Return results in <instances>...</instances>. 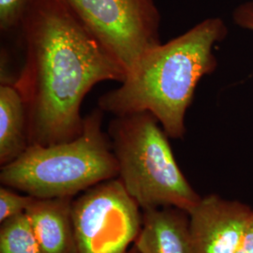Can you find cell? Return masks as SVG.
Here are the masks:
<instances>
[{"label": "cell", "mask_w": 253, "mask_h": 253, "mask_svg": "<svg viewBox=\"0 0 253 253\" xmlns=\"http://www.w3.org/2000/svg\"><path fill=\"white\" fill-rule=\"evenodd\" d=\"M32 0H0V29L2 33L19 30Z\"/></svg>", "instance_id": "obj_13"}, {"label": "cell", "mask_w": 253, "mask_h": 253, "mask_svg": "<svg viewBox=\"0 0 253 253\" xmlns=\"http://www.w3.org/2000/svg\"><path fill=\"white\" fill-rule=\"evenodd\" d=\"M118 178L143 210L172 207L189 212L202 196L187 180L169 136L148 111L115 117L107 130Z\"/></svg>", "instance_id": "obj_4"}, {"label": "cell", "mask_w": 253, "mask_h": 253, "mask_svg": "<svg viewBox=\"0 0 253 253\" xmlns=\"http://www.w3.org/2000/svg\"><path fill=\"white\" fill-rule=\"evenodd\" d=\"M104 113L98 107L84 117L81 134L72 141L29 145L16 160L1 166V184L39 199L73 198L118 177V161L102 129Z\"/></svg>", "instance_id": "obj_3"}, {"label": "cell", "mask_w": 253, "mask_h": 253, "mask_svg": "<svg viewBox=\"0 0 253 253\" xmlns=\"http://www.w3.org/2000/svg\"><path fill=\"white\" fill-rule=\"evenodd\" d=\"M133 246L139 253H197L189 213L172 207L143 210V225Z\"/></svg>", "instance_id": "obj_8"}, {"label": "cell", "mask_w": 253, "mask_h": 253, "mask_svg": "<svg viewBox=\"0 0 253 253\" xmlns=\"http://www.w3.org/2000/svg\"><path fill=\"white\" fill-rule=\"evenodd\" d=\"M19 31L24 63L13 84L29 145L72 141L84 128V97L100 82L122 83L126 71L64 0H32Z\"/></svg>", "instance_id": "obj_1"}, {"label": "cell", "mask_w": 253, "mask_h": 253, "mask_svg": "<svg viewBox=\"0 0 253 253\" xmlns=\"http://www.w3.org/2000/svg\"><path fill=\"white\" fill-rule=\"evenodd\" d=\"M235 253H253V212L238 250Z\"/></svg>", "instance_id": "obj_15"}, {"label": "cell", "mask_w": 253, "mask_h": 253, "mask_svg": "<svg viewBox=\"0 0 253 253\" xmlns=\"http://www.w3.org/2000/svg\"><path fill=\"white\" fill-rule=\"evenodd\" d=\"M233 21L237 27L253 32V0L245 1L234 9Z\"/></svg>", "instance_id": "obj_14"}, {"label": "cell", "mask_w": 253, "mask_h": 253, "mask_svg": "<svg viewBox=\"0 0 253 253\" xmlns=\"http://www.w3.org/2000/svg\"><path fill=\"white\" fill-rule=\"evenodd\" d=\"M34 199L30 195L20 194L13 189L2 185L0 188V223L26 213Z\"/></svg>", "instance_id": "obj_12"}, {"label": "cell", "mask_w": 253, "mask_h": 253, "mask_svg": "<svg viewBox=\"0 0 253 253\" xmlns=\"http://www.w3.org/2000/svg\"><path fill=\"white\" fill-rule=\"evenodd\" d=\"M138 253V251H137V250H136L135 247H134V246H133V247H132V249H131V250H129V251H128V252H127V253Z\"/></svg>", "instance_id": "obj_16"}, {"label": "cell", "mask_w": 253, "mask_h": 253, "mask_svg": "<svg viewBox=\"0 0 253 253\" xmlns=\"http://www.w3.org/2000/svg\"><path fill=\"white\" fill-rule=\"evenodd\" d=\"M29 146L26 106L11 83L0 85V165L13 162Z\"/></svg>", "instance_id": "obj_10"}, {"label": "cell", "mask_w": 253, "mask_h": 253, "mask_svg": "<svg viewBox=\"0 0 253 253\" xmlns=\"http://www.w3.org/2000/svg\"><path fill=\"white\" fill-rule=\"evenodd\" d=\"M253 212V208L238 200L215 193L202 197L188 212L196 253H236Z\"/></svg>", "instance_id": "obj_7"}, {"label": "cell", "mask_w": 253, "mask_h": 253, "mask_svg": "<svg viewBox=\"0 0 253 253\" xmlns=\"http://www.w3.org/2000/svg\"><path fill=\"white\" fill-rule=\"evenodd\" d=\"M72 217L78 253H126L143 225V209L118 177L73 200Z\"/></svg>", "instance_id": "obj_5"}, {"label": "cell", "mask_w": 253, "mask_h": 253, "mask_svg": "<svg viewBox=\"0 0 253 253\" xmlns=\"http://www.w3.org/2000/svg\"><path fill=\"white\" fill-rule=\"evenodd\" d=\"M0 253H43L26 213L1 223Z\"/></svg>", "instance_id": "obj_11"}, {"label": "cell", "mask_w": 253, "mask_h": 253, "mask_svg": "<svg viewBox=\"0 0 253 253\" xmlns=\"http://www.w3.org/2000/svg\"><path fill=\"white\" fill-rule=\"evenodd\" d=\"M127 73L160 44L161 14L154 0H64Z\"/></svg>", "instance_id": "obj_6"}, {"label": "cell", "mask_w": 253, "mask_h": 253, "mask_svg": "<svg viewBox=\"0 0 253 253\" xmlns=\"http://www.w3.org/2000/svg\"><path fill=\"white\" fill-rule=\"evenodd\" d=\"M228 35L219 17L147 50L118 88L100 96L99 108L114 117L148 111L171 139H183L186 115L200 81L216 71L215 48Z\"/></svg>", "instance_id": "obj_2"}, {"label": "cell", "mask_w": 253, "mask_h": 253, "mask_svg": "<svg viewBox=\"0 0 253 253\" xmlns=\"http://www.w3.org/2000/svg\"><path fill=\"white\" fill-rule=\"evenodd\" d=\"M73 198H35L26 211L43 253H78L72 217Z\"/></svg>", "instance_id": "obj_9"}]
</instances>
